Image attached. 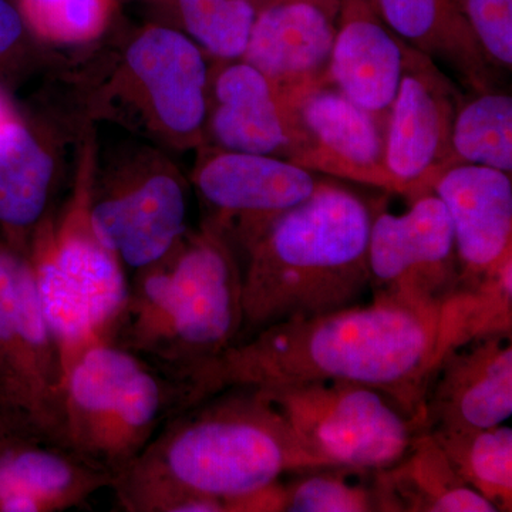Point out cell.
Returning a JSON list of instances; mask_svg holds the SVG:
<instances>
[{
    "mask_svg": "<svg viewBox=\"0 0 512 512\" xmlns=\"http://www.w3.org/2000/svg\"><path fill=\"white\" fill-rule=\"evenodd\" d=\"M92 174L84 161L66 208L56 220L47 215L37 225L28 251L40 305L66 369L84 349L106 340L130 291L126 269L90 221Z\"/></svg>",
    "mask_w": 512,
    "mask_h": 512,
    "instance_id": "obj_6",
    "label": "cell"
},
{
    "mask_svg": "<svg viewBox=\"0 0 512 512\" xmlns=\"http://www.w3.org/2000/svg\"><path fill=\"white\" fill-rule=\"evenodd\" d=\"M296 100L244 60L229 63L211 82L205 127L221 150L299 164L306 134Z\"/></svg>",
    "mask_w": 512,
    "mask_h": 512,
    "instance_id": "obj_14",
    "label": "cell"
},
{
    "mask_svg": "<svg viewBox=\"0 0 512 512\" xmlns=\"http://www.w3.org/2000/svg\"><path fill=\"white\" fill-rule=\"evenodd\" d=\"M5 433V424H3L2 409H0V436Z\"/></svg>",
    "mask_w": 512,
    "mask_h": 512,
    "instance_id": "obj_33",
    "label": "cell"
},
{
    "mask_svg": "<svg viewBox=\"0 0 512 512\" xmlns=\"http://www.w3.org/2000/svg\"><path fill=\"white\" fill-rule=\"evenodd\" d=\"M111 99H120L133 121L177 148L202 143L210 106V70L197 43L171 26L150 25L124 52Z\"/></svg>",
    "mask_w": 512,
    "mask_h": 512,
    "instance_id": "obj_9",
    "label": "cell"
},
{
    "mask_svg": "<svg viewBox=\"0 0 512 512\" xmlns=\"http://www.w3.org/2000/svg\"><path fill=\"white\" fill-rule=\"evenodd\" d=\"M165 15L215 59H242L259 10L268 0H156Z\"/></svg>",
    "mask_w": 512,
    "mask_h": 512,
    "instance_id": "obj_28",
    "label": "cell"
},
{
    "mask_svg": "<svg viewBox=\"0 0 512 512\" xmlns=\"http://www.w3.org/2000/svg\"><path fill=\"white\" fill-rule=\"evenodd\" d=\"M441 306L373 298L315 318L278 323L238 340L184 379L191 404L228 387L349 382L375 387L423 430V402L443 357Z\"/></svg>",
    "mask_w": 512,
    "mask_h": 512,
    "instance_id": "obj_1",
    "label": "cell"
},
{
    "mask_svg": "<svg viewBox=\"0 0 512 512\" xmlns=\"http://www.w3.org/2000/svg\"><path fill=\"white\" fill-rule=\"evenodd\" d=\"M242 265L210 225L190 232L165 258L133 274L107 342L183 380L238 342Z\"/></svg>",
    "mask_w": 512,
    "mask_h": 512,
    "instance_id": "obj_4",
    "label": "cell"
},
{
    "mask_svg": "<svg viewBox=\"0 0 512 512\" xmlns=\"http://www.w3.org/2000/svg\"><path fill=\"white\" fill-rule=\"evenodd\" d=\"M22 15L8 0H0V57L6 55L22 37Z\"/></svg>",
    "mask_w": 512,
    "mask_h": 512,
    "instance_id": "obj_31",
    "label": "cell"
},
{
    "mask_svg": "<svg viewBox=\"0 0 512 512\" xmlns=\"http://www.w3.org/2000/svg\"><path fill=\"white\" fill-rule=\"evenodd\" d=\"M512 333V255L441 303L440 338L448 350L484 336Z\"/></svg>",
    "mask_w": 512,
    "mask_h": 512,
    "instance_id": "obj_26",
    "label": "cell"
},
{
    "mask_svg": "<svg viewBox=\"0 0 512 512\" xmlns=\"http://www.w3.org/2000/svg\"><path fill=\"white\" fill-rule=\"evenodd\" d=\"M275 483L276 512H393L379 470L320 466Z\"/></svg>",
    "mask_w": 512,
    "mask_h": 512,
    "instance_id": "obj_24",
    "label": "cell"
},
{
    "mask_svg": "<svg viewBox=\"0 0 512 512\" xmlns=\"http://www.w3.org/2000/svg\"><path fill=\"white\" fill-rule=\"evenodd\" d=\"M461 480L497 512L512 511V429H431Z\"/></svg>",
    "mask_w": 512,
    "mask_h": 512,
    "instance_id": "obj_25",
    "label": "cell"
},
{
    "mask_svg": "<svg viewBox=\"0 0 512 512\" xmlns=\"http://www.w3.org/2000/svg\"><path fill=\"white\" fill-rule=\"evenodd\" d=\"M53 177L52 157L18 117L0 127V231L22 254L47 217Z\"/></svg>",
    "mask_w": 512,
    "mask_h": 512,
    "instance_id": "obj_22",
    "label": "cell"
},
{
    "mask_svg": "<svg viewBox=\"0 0 512 512\" xmlns=\"http://www.w3.org/2000/svg\"><path fill=\"white\" fill-rule=\"evenodd\" d=\"M372 211L348 188L318 183L276 217L244 251L238 340L356 305L370 286Z\"/></svg>",
    "mask_w": 512,
    "mask_h": 512,
    "instance_id": "obj_3",
    "label": "cell"
},
{
    "mask_svg": "<svg viewBox=\"0 0 512 512\" xmlns=\"http://www.w3.org/2000/svg\"><path fill=\"white\" fill-rule=\"evenodd\" d=\"M409 210L372 211L367 264L373 298L441 306L460 281L453 228L433 191L412 198Z\"/></svg>",
    "mask_w": 512,
    "mask_h": 512,
    "instance_id": "obj_11",
    "label": "cell"
},
{
    "mask_svg": "<svg viewBox=\"0 0 512 512\" xmlns=\"http://www.w3.org/2000/svg\"><path fill=\"white\" fill-rule=\"evenodd\" d=\"M13 119H16L15 111H13L6 97L0 93V127L5 126L6 123Z\"/></svg>",
    "mask_w": 512,
    "mask_h": 512,
    "instance_id": "obj_32",
    "label": "cell"
},
{
    "mask_svg": "<svg viewBox=\"0 0 512 512\" xmlns=\"http://www.w3.org/2000/svg\"><path fill=\"white\" fill-rule=\"evenodd\" d=\"M192 183L210 210L204 224L244 254L276 217L308 200L319 181L284 158L221 150L201 158Z\"/></svg>",
    "mask_w": 512,
    "mask_h": 512,
    "instance_id": "obj_12",
    "label": "cell"
},
{
    "mask_svg": "<svg viewBox=\"0 0 512 512\" xmlns=\"http://www.w3.org/2000/svg\"><path fill=\"white\" fill-rule=\"evenodd\" d=\"M403 72L387 116L386 165L404 195L431 191L450 167V140L461 97L431 57L403 42Z\"/></svg>",
    "mask_w": 512,
    "mask_h": 512,
    "instance_id": "obj_13",
    "label": "cell"
},
{
    "mask_svg": "<svg viewBox=\"0 0 512 512\" xmlns=\"http://www.w3.org/2000/svg\"><path fill=\"white\" fill-rule=\"evenodd\" d=\"M512 414V333L448 350L431 376L423 429H487Z\"/></svg>",
    "mask_w": 512,
    "mask_h": 512,
    "instance_id": "obj_16",
    "label": "cell"
},
{
    "mask_svg": "<svg viewBox=\"0 0 512 512\" xmlns=\"http://www.w3.org/2000/svg\"><path fill=\"white\" fill-rule=\"evenodd\" d=\"M117 0H20L23 22L57 45L93 42L109 28Z\"/></svg>",
    "mask_w": 512,
    "mask_h": 512,
    "instance_id": "obj_29",
    "label": "cell"
},
{
    "mask_svg": "<svg viewBox=\"0 0 512 512\" xmlns=\"http://www.w3.org/2000/svg\"><path fill=\"white\" fill-rule=\"evenodd\" d=\"M474 164L512 173V97L497 89L461 100L450 140V165Z\"/></svg>",
    "mask_w": 512,
    "mask_h": 512,
    "instance_id": "obj_27",
    "label": "cell"
},
{
    "mask_svg": "<svg viewBox=\"0 0 512 512\" xmlns=\"http://www.w3.org/2000/svg\"><path fill=\"white\" fill-rule=\"evenodd\" d=\"M338 12L339 0H268L241 60L299 97L326 82Z\"/></svg>",
    "mask_w": 512,
    "mask_h": 512,
    "instance_id": "obj_17",
    "label": "cell"
},
{
    "mask_svg": "<svg viewBox=\"0 0 512 512\" xmlns=\"http://www.w3.org/2000/svg\"><path fill=\"white\" fill-rule=\"evenodd\" d=\"M66 363L28 255L0 239V409L5 433L69 447ZM70 448V447H69Z\"/></svg>",
    "mask_w": 512,
    "mask_h": 512,
    "instance_id": "obj_7",
    "label": "cell"
},
{
    "mask_svg": "<svg viewBox=\"0 0 512 512\" xmlns=\"http://www.w3.org/2000/svg\"><path fill=\"white\" fill-rule=\"evenodd\" d=\"M403 42L373 0H339L326 82L357 106L389 114L403 72Z\"/></svg>",
    "mask_w": 512,
    "mask_h": 512,
    "instance_id": "obj_20",
    "label": "cell"
},
{
    "mask_svg": "<svg viewBox=\"0 0 512 512\" xmlns=\"http://www.w3.org/2000/svg\"><path fill=\"white\" fill-rule=\"evenodd\" d=\"M387 28L406 45L441 60L476 92L495 89L488 62L454 0H373Z\"/></svg>",
    "mask_w": 512,
    "mask_h": 512,
    "instance_id": "obj_21",
    "label": "cell"
},
{
    "mask_svg": "<svg viewBox=\"0 0 512 512\" xmlns=\"http://www.w3.org/2000/svg\"><path fill=\"white\" fill-rule=\"evenodd\" d=\"M114 477L72 448L47 441L0 436V512H63L80 508Z\"/></svg>",
    "mask_w": 512,
    "mask_h": 512,
    "instance_id": "obj_19",
    "label": "cell"
},
{
    "mask_svg": "<svg viewBox=\"0 0 512 512\" xmlns=\"http://www.w3.org/2000/svg\"><path fill=\"white\" fill-rule=\"evenodd\" d=\"M306 134L299 165L343 180L404 195L386 165L389 114L357 106L328 82L316 84L296 100Z\"/></svg>",
    "mask_w": 512,
    "mask_h": 512,
    "instance_id": "obj_15",
    "label": "cell"
},
{
    "mask_svg": "<svg viewBox=\"0 0 512 512\" xmlns=\"http://www.w3.org/2000/svg\"><path fill=\"white\" fill-rule=\"evenodd\" d=\"M89 214L127 274L157 264L190 231L183 177L161 158L121 167L100 183L92 174Z\"/></svg>",
    "mask_w": 512,
    "mask_h": 512,
    "instance_id": "obj_10",
    "label": "cell"
},
{
    "mask_svg": "<svg viewBox=\"0 0 512 512\" xmlns=\"http://www.w3.org/2000/svg\"><path fill=\"white\" fill-rule=\"evenodd\" d=\"M393 512H497L490 501L468 487L427 430L409 453L380 470Z\"/></svg>",
    "mask_w": 512,
    "mask_h": 512,
    "instance_id": "obj_23",
    "label": "cell"
},
{
    "mask_svg": "<svg viewBox=\"0 0 512 512\" xmlns=\"http://www.w3.org/2000/svg\"><path fill=\"white\" fill-rule=\"evenodd\" d=\"M431 191L450 217L460 266L458 285L476 281L512 255L511 174L454 164L436 175Z\"/></svg>",
    "mask_w": 512,
    "mask_h": 512,
    "instance_id": "obj_18",
    "label": "cell"
},
{
    "mask_svg": "<svg viewBox=\"0 0 512 512\" xmlns=\"http://www.w3.org/2000/svg\"><path fill=\"white\" fill-rule=\"evenodd\" d=\"M488 62L512 67V0H454Z\"/></svg>",
    "mask_w": 512,
    "mask_h": 512,
    "instance_id": "obj_30",
    "label": "cell"
},
{
    "mask_svg": "<svg viewBox=\"0 0 512 512\" xmlns=\"http://www.w3.org/2000/svg\"><path fill=\"white\" fill-rule=\"evenodd\" d=\"M322 463L254 387H228L171 417L114 480L127 512H237L242 498Z\"/></svg>",
    "mask_w": 512,
    "mask_h": 512,
    "instance_id": "obj_2",
    "label": "cell"
},
{
    "mask_svg": "<svg viewBox=\"0 0 512 512\" xmlns=\"http://www.w3.org/2000/svg\"><path fill=\"white\" fill-rule=\"evenodd\" d=\"M185 407L183 380L116 343H94L67 367V444L114 480Z\"/></svg>",
    "mask_w": 512,
    "mask_h": 512,
    "instance_id": "obj_5",
    "label": "cell"
},
{
    "mask_svg": "<svg viewBox=\"0 0 512 512\" xmlns=\"http://www.w3.org/2000/svg\"><path fill=\"white\" fill-rule=\"evenodd\" d=\"M258 390L323 466L384 470L409 453L421 431L393 397L365 384L325 380Z\"/></svg>",
    "mask_w": 512,
    "mask_h": 512,
    "instance_id": "obj_8",
    "label": "cell"
}]
</instances>
